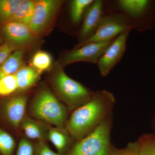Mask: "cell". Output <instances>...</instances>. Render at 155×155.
<instances>
[{"label": "cell", "mask_w": 155, "mask_h": 155, "mask_svg": "<svg viewBox=\"0 0 155 155\" xmlns=\"http://www.w3.org/2000/svg\"><path fill=\"white\" fill-rule=\"evenodd\" d=\"M94 1L93 0H74L70 5V17L72 22L77 23L80 22L84 12Z\"/></svg>", "instance_id": "cell-20"}, {"label": "cell", "mask_w": 155, "mask_h": 155, "mask_svg": "<svg viewBox=\"0 0 155 155\" xmlns=\"http://www.w3.org/2000/svg\"><path fill=\"white\" fill-rule=\"evenodd\" d=\"M62 2L57 0L36 1L34 13L28 27L37 36L47 30L54 19Z\"/></svg>", "instance_id": "cell-7"}, {"label": "cell", "mask_w": 155, "mask_h": 155, "mask_svg": "<svg viewBox=\"0 0 155 155\" xmlns=\"http://www.w3.org/2000/svg\"><path fill=\"white\" fill-rule=\"evenodd\" d=\"M48 137L60 152H62L67 148L71 141V137L72 138L67 130L65 131L63 129L58 128L50 129Z\"/></svg>", "instance_id": "cell-16"}, {"label": "cell", "mask_w": 155, "mask_h": 155, "mask_svg": "<svg viewBox=\"0 0 155 155\" xmlns=\"http://www.w3.org/2000/svg\"><path fill=\"white\" fill-rule=\"evenodd\" d=\"M35 117L64 129L68 121V109L48 90H43L35 97L31 107Z\"/></svg>", "instance_id": "cell-3"}, {"label": "cell", "mask_w": 155, "mask_h": 155, "mask_svg": "<svg viewBox=\"0 0 155 155\" xmlns=\"http://www.w3.org/2000/svg\"><path fill=\"white\" fill-rule=\"evenodd\" d=\"M19 91H24L33 86L40 77V74L30 66L21 67L16 73Z\"/></svg>", "instance_id": "cell-13"}, {"label": "cell", "mask_w": 155, "mask_h": 155, "mask_svg": "<svg viewBox=\"0 0 155 155\" xmlns=\"http://www.w3.org/2000/svg\"><path fill=\"white\" fill-rule=\"evenodd\" d=\"M115 102L110 92L94 91L89 101L74 110L67 121L68 133L75 140L85 137L113 114Z\"/></svg>", "instance_id": "cell-1"}, {"label": "cell", "mask_w": 155, "mask_h": 155, "mask_svg": "<svg viewBox=\"0 0 155 155\" xmlns=\"http://www.w3.org/2000/svg\"><path fill=\"white\" fill-rule=\"evenodd\" d=\"M32 144L25 139L21 140L18 145L17 155H33Z\"/></svg>", "instance_id": "cell-25"}, {"label": "cell", "mask_w": 155, "mask_h": 155, "mask_svg": "<svg viewBox=\"0 0 155 155\" xmlns=\"http://www.w3.org/2000/svg\"><path fill=\"white\" fill-rule=\"evenodd\" d=\"M1 35L6 43L13 51L30 47L37 39L27 25L19 22L9 21L3 23L1 28Z\"/></svg>", "instance_id": "cell-5"}, {"label": "cell", "mask_w": 155, "mask_h": 155, "mask_svg": "<svg viewBox=\"0 0 155 155\" xmlns=\"http://www.w3.org/2000/svg\"><path fill=\"white\" fill-rule=\"evenodd\" d=\"M18 89L15 74L8 75L0 80V95H8L18 90Z\"/></svg>", "instance_id": "cell-22"}, {"label": "cell", "mask_w": 155, "mask_h": 155, "mask_svg": "<svg viewBox=\"0 0 155 155\" xmlns=\"http://www.w3.org/2000/svg\"><path fill=\"white\" fill-rule=\"evenodd\" d=\"M130 29L129 27L117 36L100 58L97 64L103 76H107L122 58L125 51Z\"/></svg>", "instance_id": "cell-9"}, {"label": "cell", "mask_w": 155, "mask_h": 155, "mask_svg": "<svg viewBox=\"0 0 155 155\" xmlns=\"http://www.w3.org/2000/svg\"><path fill=\"white\" fill-rule=\"evenodd\" d=\"M114 39L101 42L90 43L74 48L64 54L62 59V64L65 66L78 62L97 64L100 58Z\"/></svg>", "instance_id": "cell-8"}, {"label": "cell", "mask_w": 155, "mask_h": 155, "mask_svg": "<svg viewBox=\"0 0 155 155\" xmlns=\"http://www.w3.org/2000/svg\"><path fill=\"white\" fill-rule=\"evenodd\" d=\"M129 28L124 19L120 17L116 16L103 17L94 33L86 40L79 43L74 48L90 43L112 40Z\"/></svg>", "instance_id": "cell-6"}, {"label": "cell", "mask_w": 155, "mask_h": 155, "mask_svg": "<svg viewBox=\"0 0 155 155\" xmlns=\"http://www.w3.org/2000/svg\"><path fill=\"white\" fill-rule=\"evenodd\" d=\"M3 44H4V41L3 40V38L0 35V46L2 45Z\"/></svg>", "instance_id": "cell-29"}, {"label": "cell", "mask_w": 155, "mask_h": 155, "mask_svg": "<svg viewBox=\"0 0 155 155\" xmlns=\"http://www.w3.org/2000/svg\"><path fill=\"white\" fill-rule=\"evenodd\" d=\"M151 127H152L153 131L154 133H155V114L151 119Z\"/></svg>", "instance_id": "cell-28"}, {"label": "cell", "mask_w": 155, "mask_h": 155, "mask_svg": "<svg viewBox=\"0 0 155 155\" xmlns=\"http://www.w3.org/2000/svg\"><path fill=\"white\" fill-rule=\"evenodd\" d=\"M22 126L27 137L32 139L42 140L44 137L42 127L37 122L28 118H24Z\"/></svg>", "instance_id": "cell-21"}, {"label": "cell", "mask_w": 155, "mask_h": 155, "mask_svg": "<svg viewBox=\"0 0 155 155\" xmlns=\"http://www.w3.org/2000/svg\"><path fill=\"white\" fill-rule=\"evenodd\" d=\"M15 141L12 136L0 128V152L3 155H12Z\"/></svg>", "instance_id": "cell-23"}, {"label": "cell", "mask_w": 155, "mask_h": 155, "mask_svg": "<svg viewBox=\"0 0 155 155\" xmlns=\"http://www.w3.org/2000/svg\"><path fill=\"white\" fill-rule=\"evenodd\" d=\"M53 84L61 99L69 110H75L87 102L94 91L69 77L59 67L53 78Z\"/></svg>", "instance_id": "cell-4"}, {"label": "cell", "mask_w": 155, "mask_h": 155, "mask_svg": "<svg viewBox=\"0 0 155 155\" xmlns=\"http://www.w3.org/2000/svg\"><path fill=\"white\" fill-rule=\"evenodd\" d=\"M21 0H0V22H8L14 16Z\"/></svg>", "instance_id": "cell-19"}, {"label": "cell", "mask_w": 155, "mask_h": 155, "mask_svg": "<svg viewBox=\"0 0 155 155\" xmlns=\"http://www.w3.org/2000/svg\"><path fill=\"white\" fill-rule=\"evenodd\" d=\"M35 4V1L21 0L17 11L9 21L19 22L29 26L34 13Z\"/></svg>", "instance_id": "cell-14"}, {"label": "cell", "mask_w": 155, "mask_h": 155, "mask_svg": "<svg viewBox=\"0 0 155 155\" xmlns=\"http://www.w3.org/2000/svg\"><path fill=\"white\" fill-rule=\"evenodd\" d=\"M37 155H60L52 150L47 145L41 143L38 147Z\"/></svg>", "instance_id": "cell-27"}, {"label": "cell", "mask_w": 155, "mask_h": 155, "mask_svg": "<svg viewBox=\"0 0 155 155\" xmlns=\"http://www.w3.org/2000/svg\"><path fill=\"white\" fill-rule=\"evenodd\" d=\"M23 66V50L14 51L0 66V80L15 74Z\"/></svg>", "instance_id": "cell-12"}, {"label": "cell", "mask_w": 155, "mask_h": 155, "mask_svg": "<svg viewBox=\"0 0 155 155\" xmlns=\"http://www.w3.org/2000/svg\"><path fill=\"white\" fill-rule=\"evenodd\" d=\"M13 52L11 48L6 43L0 46V66Z\"/></svg>", "instance_id": "cell-26"}, {"label": "cell", "mask_w": 155, "mask_h": 155, "mask_svg": "<svg viewBox=\"0 0 155 155\" xmlns=\"http://www.w3.org/2000/svg\"><path fill=\"white\" fill-rule=\"evenodd\" d=\"M139 145L137 141L128 143L125 147L119 149L112 147L109 155H138Z\"/></svg>", "instance_id": "cell-24"}, {"label": "cell", "mask_w": 155, "mask_h": 155, "mask_svg": "<svg viewBox=\"0 0 155 155\" xmlns=\"http://www.w3.org/2000/svg\"><path fill=\"white\" fill-rule=\"evenodd\" d=\"M139 145L138 155H155V133H144L137 140Z\"/></svg>", "instance_id": "cell-18"}, {"label": "cell", "mask_w": 155, "mask_h": 155, "mask_svg": "<svg viewBox=\"0 0 155 155\" xmlns=\"http://www.w3.org/2000/svg\"><path fill=\"white\" fill-rule=\"evenodd\" d=\"M27 98L24 96L13 97L6 103L4 108L7 119L13 126L19 127L22 123L26 109Z\"/></svg>", "instance_id": "cell-11"}, {"label": "cell", "mask_w": 155, "mask_h": 155, "mask_svg": "<svg viewBox=\"0 0 155 155\" xmlns=\"http://www.w3.org/2000/svg\"><path fill=\"white\" fill-rule=\"evenodd\" d=\"M52 58L49 53L44 51L37 52L31 58L30 67L36 70L40 74L47 71L51 67Z\"/></svg>", "instance_id": "cell-17"}, {"label": "cell", "mask_w": 155, "mask_h": 155, "mask_svg": "<svg viewBox=\"0 0 155 155\" xmlns=\"http://www.w3.org/2000/svg\"><path fill=\"white\" fill-rule=\"evenodd\" d=\"M113 114L91 133L73 145L67 155H109L113 145L111 133Z\"/></svg>", "instance_id": "cell-2"}, {"label": "cell", "mask_w": 155, "mask_h": 155, "mask_svg": "<svg viewBox=\"0 0 155 155\" xmlns=\"http://www.w3.org/2000/svg\"><path fill=\"white\" fill-rule=\"evenodd\" d=\"M103 2L95 1L86 10L80 31L81 42L84 41L94 33L102 19Z\"/></svg>", "instance_id": "cell-10"}, {"label": "cell", "mask_w": 155, "mask_h": 155, "mask_svg": "<svg viewBox=\"0 0 155 155\" xmlns=\"http://www.w3.org/2000/svg\"><path fill=\"white\" fill-rule=\"evenodd\" d=\"M120 9L133 17H138L147 11L150 5L147 0H120L118 2Z\"/></svg>", "instance_id": "cell-15"}]
</instances>
